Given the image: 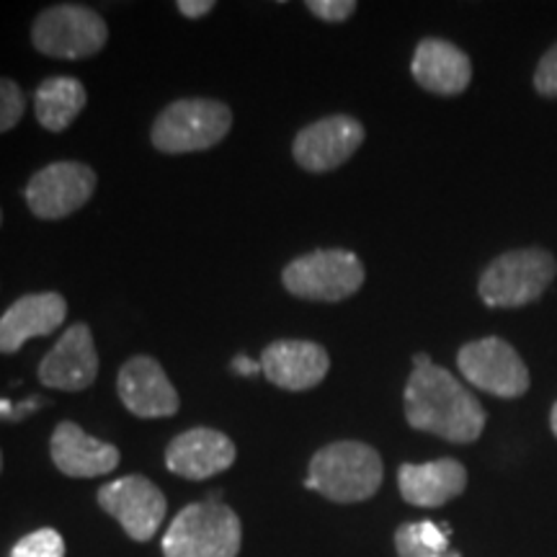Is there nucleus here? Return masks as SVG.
Returning <instances> with one entry per match:
<instances>
[{"mask_svg": "<svg viewBox=\"0 0 557 557\" xmlns=\"http://www.w3.org/2000/svg\"><path fill=\"white\" fill-rule=\"evenodd\" d=\"M406 418L416 431H426L451 444L478 442L485 429V410L475 395L426 354L413 359L406 385Z\"/></svg>", "mask_w": 557, "mask_h": 557, "instance_id": "f257e3e1", "label": "nucleus"}, {"mask_svg": "<svg viewBox=\"0 0 557 557\" xmlns=\"http://www.w3.org/2000/svg\"><path fill=\"white\" fill-rule=\"evenodd\" d=\"M385 478L380 451L361 442H333L310 459L305 487L333 504H359L380 491Z\"/></svg>", "mask_w": 557, "mask_h": 557, "instance_id": "f03ea898", "label": "nucleus"}, {"mask_svg": "<svg viewBox=\"0 0 557 557\" xmlns=\"http://www.w3.org/2000/svg\"><path fill=\"white\" fill-rule=\"evenodd\" d=\"M240 545L238 513L214 498L181 508L160 542L165 557H238Z\"/></svg>", "mask_w": 557, "mask_h": 557, "instance_id": "7ed1b4c3", "label": "nucleus"}, {"mask_svg": "<svg viewBox=\"0 0 557 557\" xmlns=\"http://www.w3.org/2000/svg\"><path fill=\"white\" fill-rule=\"evenodd\" d=\"M233 127L227 103L212 99H181L158 114L152 124V145L165 156H186L220 145Z\"/></svg>", "mask_w": 557, "mask_h": 557, "instance_id": "20e7f679", "label": "nucleus"}, {"mask_svg": "<svg viewBox=\"0 0 557 557\" xmlns=\"http://www.w3.org/2000/svg\"><path fill=\"white\" fill-rule=\"evenodd\" d=\"M109 26L99 11L81 3L50 5L34 18V50L54 60H88L103 50Z\"/></svg>", "mask_w": 557, "mask_h": 557, "instance_id": "39448f33", "label": "nucleus"}, {"mask_svg": "<svg viewBox=\"0 0 557 557\" xmlns=\"http://www.w3.org/2000/svg\"><path fill=\"white\" fill-rule=\"evenodd\" d=\"M555 271L557 263L547 250H508L483 271L478 292L487 308H521L542 297Z\"/></svg>", "mask_w": 557, "mask_h": 557, "instance_id": "423d86ee", "label": "nucleus"}, {"mask_svg": "<svg viewBox=\"0 0 557 557\" xmlns=\"http://www.w3.org/2000/svg\"><path fill=\"white\" fill-rule=\"evenodd\" d=\"M284 287L289 295L310 302H341L357 295L364 284V267L357 253L341 248H323L299 256L284 269Z\"/></svg>", "mask_w": 557, "mask_h": 557, "instance_id": "0eeeda50", "label": "nucleus"}, {"mask_svg": "<svg viewBox=\"0 0 557 557\" xmlns=\"http://www.w3.org/2000/svg\"><path fill=\"white\" fill-rule=\"evenodd\" d=\"M457 367L472 387L496 398L511 400L529 389V369L517 348L504 338L487 336L462 346L457 354Z\"/></svg>", "mask_w": 557, "mask_h": 557, "instance_id": "6e6552de", "label": "nucleus"}, {"mask_svg": "<svg viewBox=\"0 0 557 557\" xmlns=\"http://www.w3.org/2000/svg\"><path fill=\"white\" fill-rule=\"evenodd\" d=\"M96 171L75 160H58L45 165L26 184V205L39 220H65L94 197Z\"/></svg>", "mask_w": 557, "mask_h": 557, "instance_id": "1a4fd4ad", "label": "nucleus"}, {"mask_svg": "<svg viewBox=\"0 0 557 557\" xmlns=\"http://www.w3.org/2000/svg\"><path fill=\"white\" fill-rule=\"evenodd\" d=\"M96 500L111 519L120 521L127 537L135 542H150L156 537L169 511L163 491L145 475L111 480L99 487Z\"/></svg>", "mask_w": 557, "mask_h": 557, "instance_id": "9d476101", "label": "nucleus"}, {"mask_svg": "<svg viewBox=\"0 0 557 557\" xmlns=\"http://www.w3.org/2000/svg\"><path fill=\"white\" fill-rule=\"evenodd\" d=\"M364 143V127L359 120L346 114L325 116L299 129L292 145L295 163L308 173L336 171L354 156Z\"/></svg>", "mask_w": 557, "mask_h": 557, "instance_id": "9b49d317", "label": "nucleus"}, {"mask_svg": "<svg viewBox=\"0 0 557 557\" xmlns=\"http://www.w3.org/2000/svg\"><path fill=\"white\" fill-rule=\"evenodd\" d=\"M96 374H99V354H96L94 333L86 323L70 325L39 364L41 385L62 393H81L94 385Z\"/></svg>", "mask_w": 557, "mask_h": 557, "instance_id": "f8f14e48", "label": "nucleus"}, {"mask_svg": "<svg viewBox=\"0 0 557 557\" xmlns=\"http://www.w3.org/2000/svg\"><path fill=\"white\" fill-rule=\"evenodd\" d=\"M235 444L218 429H189L165 449V468L184 480H209L233 468Z\"/></svg>", "mask_w": 557, "mask_h": 557, "instance_id": "ddd939ff", "label": "nucleus"}, {"mask_svg": "<svg viewBox=\"0 0 557 557\" xmlns=\"http://www.w3.org/2000/svg\"><path fill=\"white\" fill-rule=\"evenodd\" d=\"M116 389L124 408L137 418H169L178 413V393L165 369L152 357H132L124 361Z\"/></svg>", "mask_w": 557, "mask_h": 557, "instance_id": "4468645a", "label": "nucleus"}, {"mask_svg": "<svg viewBox=\"0 0 557 557\" xmlns=\"http://www.w3.org/2000/svg\"><path fill=\"white\" fill-rule=\"evenodd\" d=\"M329 369V351L312 341H274L261 354V372L267 374V380L289 393L318 387Z\"/></svg>", "mask_w": 557, "mask_h": 557, "instance_id": "2eb2a0df", "label": "nucleus"}, {"mask_svg": "<svg viewBox=\"0 0 557 557\" xmlns=\"http://www.w3.org/2000/svg\"><path fill=\"white\" fill-rule=\"evenodd\" d=\"M67 318V302L58 292L24 295L0 318V354H16L26 341L52 336Z\"/></svg>", "mask_w": 557, "mask_h": 557, "instance_id": "dca6fc26", "label": "nucleus"}, {"mask_svg": "<svg viewBox=\"0 0 557 557\" xmlns=\"http://www.w3.org/2000/svg\"><path fill=\"white\" fill-rule=\"evenodd\" d=\"M50 457L62 475L67 478H101L116 470L120 449L114 444L88 436L78 423L62 421L50 442Z\"/></svg>", "mask_w": 557, "mask_h": 557, "instance_id": "f3484780", "label": "nucleus"}, {"mask_svg": "<svg viewBox=\"0 0 557 557\" xmlns=\"http://www.w3.org/2000/svg\"><path fill=\"white\" fill-rule=\"evenodd\" d=\"M398 487L403 500H408L410 506L438 508L462 496L468 487V470L451 457L423 465H400Z\"/></svg>", "mask_w": 557, "mask_h": 557, "instance_id": "a211bd4d", "label": "nucleus"}, {"mask_svg": "<svg viewBox=\"0 0 557 557\" xmlns=\"http://www.w3.org/2000/svg\"><path fill=\"white\" fill-rule=\"evenodd\" d=\"M413 78L438 96H457L470 86L472 62L447 39H423L413 54Z\"/></svg>", "mask_w": 557, "mask_h": 557, "instance_id": "6ab92c4d", "label": "nucleus"}, {"mask_svg": "<svg viewBox=\"0 0 557 557\" xmlns=\"http://www.w3.org/2000/svg\"><path fill=\"white\" fill-rule=\"evenodd\" d=\"M86 103L88 94L81 81L54 75V78L39 83L37 94H34V114L47 132H62L78 120Z\"/></svg>", "mask_w": 557, "mask_h": 557, "instance_id": "aec40b11", "label": "nucleus"}, {"mask_svg": "<svg viewBox=\"0 0 557 557\" xmlns=\"http://www.w3.org/2000/svg\"><path fill=\"white\" fill-rule=\"evenodd\" d=\"M449 524L408 521L395 532L398 557H462L449 545Z\"/></svg>", "mask_w": 557, "mask_h": 557, "instance_id": "412c9836", "label": "nucleus"}, {"mask_svg": "<svg viewBox=\"0 0 557 557\" xmlns=\"http://www.w3.org/2000/svg\"><path fill=\"white\" fill-rule=\"evenodd\" d=\"M11 557H65V540L54 529H37L13 545Z\"/></svg>", "mask_w": 557, "mask_h": 557, "instance_id": "4be33fe9", "label": "nucleus"}, {"mask_svg": "<svg viewBox=\"0 0 557 557\" xmlns=\"http://www.w3.org/2000/svg\"><path fill=\"white\" fill-rule=\"evenodd\" d=\"M26 114V94L16 81L0 78V135L11 132Z\"/></svg>", "mask_w": 557, "mask_h": 557, "instance_id": "5701e85b", "label": "nucleus"}, {"mask_svg": "<svg viewBox=\"0 0 557 557\" xmlns=\"http://www.w3.org/2000/svg\"><path fill=\"white\" fill-rule=\"evenodd\" d=\"M305 5H308L312 16L333 21V24L351 18L354 11H357V3H354V0H308Z\"/></svg>", "mask_w": 557, "mask_h": 557, "instance_id": "b1692460", "label": "nucleus"}, {"mask_svg": "<svg viewBox=\"0 0 557 557\" xmlns=\"http://www.w3.org/2000/svg\"><path fill=\"white\" fill-rule=\"evenodd\" d=\"M534 88L542 96H549V99L557 96V45L540 60L537 73H534Z\"/></svg>", "mask_w": 557, "mask_h": 557, "instance_id": "393cba45", "label": "nucleus"}, {"mask_svg": "<svg viewBox=\"0 0 557 557\" xmlns=\"http://www.w3.org/2000/svg\"><path fill=\"white\" fill-rule=\"evenodd\" d=\"M39 403H45L41 398H29L24 403H11V400H0V421H21L26 413L39 408Z\"/></svg>", "mask_w": 557, "mask_h": 557, "instance_id": "a878e982", "label": "nucleus"}, {"mask_svg": "<svg viewBox=\"0 0 557 557\" xmlns=\"http://www.w3.org/2000/svg\"><path fill=\"white\" fill-rule=\"evenodd\" d=\"M176 9L186 18H201L214 11V0H181Z\"/></svg>", "mask_w": 557, "mask_h": 557, "instance_id": "bb28decb", "label": "nucleus"}, {"mask_svg": "<svg viewBox=\"0 0 557 557\" xmlns=\"http://www.w3.org/2000/svg\"><path fill=\"white\" fill-rule=\"evenodd\" d=\"M233 369L240 374H256V372H261V361H250L248 357H238L233 361Z\"/></svg>", "mask_w": 557, "mask_h": 557, "instance_id": "cd10ccee", "label": "nucleus"}, {"mask_svg": "<svg viewBox=\"0 0 557 557\" xmlns=\"http://www.w3.org/2000/svg\"><path fill=\"white\" fill-rule=\"evenodd\" d=\"M549 429H553V434L557 436V403L553 406V413H549Z\"/></svg>", "mask_w": 557, "mask_h": 557, "instance_id": "c85d7f7f", "label": "nucleus"}, {"mask_svg": "<svg viewBox=\"0 0 557 557\" xmlns=\"http://www.w3.org/2000/svg\"><path fill=\"white\" fill-rule=\"evenodd\" d=\"M0 472H3V451H0Z\"/></svg>", "mask_w": 557, "mask_h": 557, "instance_id": "c756f323", "label": "nucleus"}, {"mask_svg": "<svg viewBox=\"0 0 557 557\" xmlns=\"http://www.w3.org/2000/svg\"><path fill=\"white\" fill-rule=\"evenodd\" d=\"M0 225H3V209H0Z\"/></svg>", "mask_w": 557, "mask_h": 557, "instance_id": "7c9ffc66", "label": "nucleus"}]
</instances>
